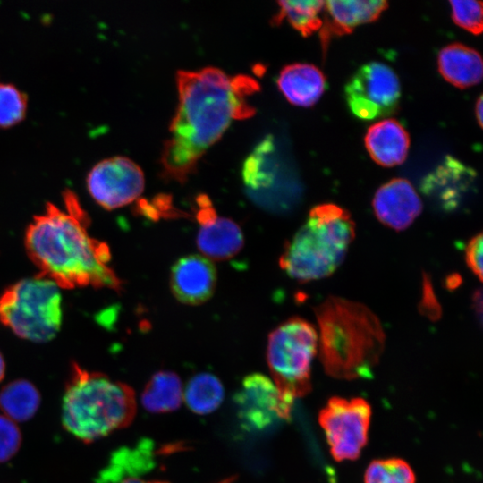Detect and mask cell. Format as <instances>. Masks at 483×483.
I'll return each instance as SVG.
<instances>
[{
	"label": "cell",
	"instance_id": "5bb4252c",
	"mask_svg": "<svg viewBox=\"0 0 483 483\" xmlns=\"http://www.w3.org/2000/svg\"><path fill=\"white\" fill-rule=\"evenodd\" d=\"M372 206L377 218L395 231L407 229L423 208L411 183L402 178H394L378 188Z\"/></svg>",
	"mask_w": 483,
	"mask_h": 483
},
{
	"label": "cell",
	"instance_id": "8fae6325",
	"mask_svg": "<svg viewBox=\"0 0 483 483\" xmlns=\"http://www.w3.org/2000/svg\"><path fill=\"white\" fill-rule=\"evenodd\" d=\"M238 416L250 429H265L276 419H288L292 407L283 402L267 377L260 373L246 376L234 395Z\"/></svg>",
	"mask_w": 483,
	"mask_h": 483
},
{
	"label": "cell",
	"instance_id": "e0dca14e",
	"mask_svg": "<svg viewBox=\"0 0 483 483\" xmlns=\"http://www.w3.org/2000/svg\"><path fill=\"white\" fill-rule=\"evenodd\" d=\"M365 146L378 165L392 167L402 164L408 154L410 138L402 125L394 119H386L371 125L365 136Z\"/></svg>",
	"mask_w": 483,
	"mask_h": 483
},
{
	"label": "cell",
	"instance_id": "836d02e7",
	"mask_svg": "<svg viewBox=\"0 0 483 483\" xmlns=\"http://www.w3.org/2000/svg\"><path fill=\"white\" fill-rule=\"evenodd\" d=\"M4 374H5V362H4V359L2 353L0 352V382L4 378Z\"/></svg>",
	"mask_w": 483,
	"mask_h": 483
},
{
	"label": "cell",
	"instance_id": "d4e9b609",
	"mask_svg": "<svg viewBox=\"0 0 483 483\" xmlns=\"http://www.w3.org/2000/svg\"><path fill=\"white\" fill-rule=\"evenodd\" d=\"M365 483H415V476L402 459L375 460L366 470Z\"/></svg>",
	"mask_w": 483,
	"mask_h": 483
},
{
	"label": "cell",
	"instance_id": "d6986e66",
	"mask_svg": "<svg viewBox=\"0 0 483 483\" xmlns=\"http://www.w3.org/2000/svg\"><path fill=\"white\" fill-rule=\"evenodd\" d=\"M438 69L448 82L460 89L474 86L482 79L480 55L462 44H451L440 51Z\"/></svg>",
	"mask_w": 483,
	"mask_h": 483
},
{
	"label": "cell",
	"instance_id": "d6a6232c",
	"mask_svg": "<svg viewBox=\"0 0 483 483\" xmlns=\"http://www.w3.org/2000/svg\"><path fill=\"white\" fill-rule=\"evenodd\" d=\"M482 96H480L476 103L477 120L480 127H482Z\"/></svg>",
	"mask_w": 483,
	"mask_h": 483
},
{
	"label": "cell",
	"instance_id": "ac0fdd59",
	"mask_svg": "<svg viewBox=\"0 0 483 483\" xmlns=\"http://www.w3.org/2000/svg\"><path fill=\"white\" fill-rule=\"evenodd\" d=\"M277 86L291 104L309 107L316 104L323 95L326 78L315 65L297 63L282 69Z\"/></svg>",
	"mask_w": 483,
	"mask_h": 483
},
{
	"label": "cell",
	"instance_id": "5b68a950",
	"mask_svg": "<svg viewBox=\"0 0 483 483\" xmlns=\"http://www.w3.org/2000/svg\"><path fill=\"white\" fill-rule=\"evenodd\" d=\"M354 237L355 224L347 210L332 203L318 205L285 243L279 265L301 283L325 278L342 264Z\"/></svg>",
	"mask_w": 483,
	"mask_h": 483
},
{
	"label": "cell",
	"instance_id": "2e32d148",
	"mask_svg": "<svg viewBox=\"0 0 483 483\" xmlns=\"http://www.w3.org/2000/svg\"><path fill=\"white\" fill-rule=\"evenodd\" d=\"M475 179V173L460 161L447 157L434 173L425 179L422 189L445 210L457 208Z\"/></svg>",
	"mask_w": 483,
	"mask_h": 483
},
{
	"label": "cell",
	"instance_id": "603a6c76",
	"mask_svg": "<svg viewBox=\"0 0 483 483\" xmlns=\"http://www.w3.org/2000/svg\"><path fill=\"white\" fill-rule=\"evenodd\" d=\"M224 395L221 381L213 374L202 372L192 377L188 382L184 401L194 413L207 415L220 406Z\"/></svg>",
	"mask_w": 483,
	"mask_h": 483
},
{
	"label": "cell",
	"instance_id": "30bf717a",
	"mask_svg": "<svg viewBox=\"0 0 483 483\" xmlns=\"http://www.w3.org/2000/svg\"><path fill=\"white\" fill-rule=\"evenodd\" d=\"M86 185L100 207L113 210L131 203L143 192L145 177L134 161L115 156L97 162L89 170Z\"/></svg>",
	"mask_w": 483,
	"mask_h": 483
},
{
	"label": "cell",
	"instance_id": "484cf974",
	"mask_svg": "<svg viewBox=\"0 0 483 483\" xmlns=\"http://www.w3.org/2000/svg\"><path fill=\"white\" fill-rule=\"evenodd\" d=\"M28 106L27 95L13 83L0 82V128L22 121Z\"/></svg>",
	"mask_w": 483,
	"mask_h": 483
},
{
	"label": "cell",
	"instance_id": "44dd1931",
	"mask_svg": "<svg viewBox=\"0 0 483 483\" xmlns=\"http://www.w3.org/2000/svg\"><path fill=\"white\" fill-rule=\"evenodd\" d=\"M40 404L37 387L26 379H16L6 384L0 391V410L3 415L14 422L30 419Z\"/></svg>",
	"mask_w": 483,
	"mask_h": 483
},
{
	"label": "cell",
	"instance_id": "ffe728a7",
	"mask_svg": "<svg viewBox=\"0 0 483 483\" xmlns=\"http://www.w3.org/2000/svg\"><path fill=\"white\" fill-rule=\"evenodd\" d=\"M180 377L172 371L162 370L154 374L141 394V404L151 413H165L177 410L182 401Z\"/></svg>",
	"mask_w": 483,
	"mask_h": 483
},
{
	"label": "cell",
	"instance_id": "4316f807",
	"mask_svg": "<svg viewBox=\"0 0 483 483\" xmlns=\"http://www.w3.org/2000/svg\"><path fill=\"white\" fill-rule=\"evenodd\" d=\"M454 22L472 34L482 32V2L462 0L450 1Z\"/></svg>",
	"mask_w": 483,
	"mask_h": 483
},
{
	"label": "cell",
	"instance_id": "52a82bcc",
	"mask_svg": "<svg viewBox=\"0 0 483 483\" xmlns=\"http://www.w3.org/2000/svg\"><path fill=\"white\" fill-rule=\"evenodd\" d=\"M318 337L312 324L291 318L268 335L267 365L280 397L292 406L311 390V363L318 351Z\"/></svg>",
	"mask_w": 483,
	"mask_h": 483
},
{
	"label": "cell",
	"instance_id": "8992f818",
	"mask_svg": "<svg viewBox=\"0 0 483 483\" xmlns=\"http://www.w3.org/2000/svg\"><path fill=\"white\" fill-rule=\"evenodd\" d=\"M60 289L39 275L17 281L0 294V323L22 339L49 342L62 326Z\"/></svg>",
	"mask_w": 483,
	"mask_h": 483
},
{
	"label": "cell",
	"instance_id": "cb8c5ba5",
	"mask_svg": "<svg viewBox=\"0 0 483 483\" xmlns=\"http://www.w3.org/2000/svg\"><path fill=\"white\" fill-rule=\"evenodd\" d=\"M277 4L279 12L273 19L275 25L286 19L302 36L308 37L321 29L324 23L320 13L324 9L325 1H278Z\"/></svg>",
	"mask_w": 483,
	"mask_h": 483
},
{
	"label": "cell",
	"instance_id": "9a60e30c",
	"mask_svg": "<svg viewBox=\"0 0 483 483\" xmlns=\"http://www.w3.org/2000/svg\"><path fill=\"white\" fill-rule=\"evenodd\" d=\"M387 6V2L381 0L326 1L324 10L327 16L320 31L324 49L332 35L348 34L359 25L374 21Z\"/></svg>",
	"mask_w": 483,
	"mask_h": 483
},
{
	"label": "cell",
	"instance_id": "83f0119b",
	"mask_svg": "<svg viewBox=\"0 0 483 483\" xmlns=\"http://www.w3.org/2000/svg\"><path fill=\"white\" fill-rule=\"evenodd\" d=\"M21 445V434L14 421L0 415V463L13 458Z\"/></svg>",
	"mask_w": 483,
	"mask_h": 483
},
{
	"label": "cell",
	"instance_id": "9c48e42d",
	"mask_svg": "<svg viewBox=\"0 0 483 483\" xmlns=\"http://www.w3.org/2000/svg\"><path fill=\"white\" fill-rule=\"evenodd\" d=\"M344 92L352 114L360 119L372 120L395 111L401 85L392 68L371 62L359 68L347 82Z\"/></svg>",
	"mask_w": 483,
	"mask_h": 483
},
{
	"label": "cell",
	"instance_id": "6da1fadb",
	"mask_svg": "<svg viewBox=\"0 0 483 483\" xmlns=\"http://www.w3.org/2000/svg\"><path fill=\"white\" fill-rule=\"evenodd\" d=\"M178 105L161 153L163 176L185 182L205 152L233 120L255 114L249 103L259 84L247 75L229 76L216 67L179 71Z\"/></svg>",
	"mask_w": 483,
	"mask_h": 483
},
{
	"label": "cell",
	"instance_id": "4fadbf2b",
	"mask_svg": "<svg viewBox=\"0 0 483 483\" xmlns=\"http://www.w3.org/2000/svg\"><path fill=\"white\" fill-rule=\"evenodd\" d=\"M216 269L208 258L191 254L180 258L170 272V288L175 299L186 305H199L215 292Z\"/></svg>",
	"mask_w": 483,
	"mask_h": 483
},
{
	"label": "cell",
	"instance_id": "f546056e",
	"mask_svg": "<svg viewBox=\"0 0 483 483\" xmlns=\"http://www.w3.org/2000/svg\"><path fill=\"white\" fill-rule=\"evenodd\" d=\"M424 307H427L426 313L430 318H435L438 317L439 310L436 309L434 307L437 305L436 300L434 297L432 289L428 282L424 285V298H423Z\"/></svg>",
	"mask_w": 483,
	"mask_h": 483
},
{
	"label": "cell",
	"instance_id": "1f68e13d",
	"mask_svg": "<svg viewBox=\"0 0 483 483\" xmlns=\"http://www.w3.org/2000/svg\"><path fill=\"white\" fill-rule=\"evenodd\" d=\"M117 483H168L165 481H154V480H144L136 477H129L120 480Z\"/></svg>",
	"mask_w": 483,
	"mask_h": 483
},
{
	"label": "cell",
	"instance_id": "7a4b0ae2",
	"mask_svg": "<svg viewBox=\"0 0 483 483\" xmlns=\"http://www.w3.org/2000/svg\"><path fill=\"white\" fill-rule=\"evenodd\" d=\"M63 196L64 209L47 203L25 232L26 252L38 275L60 288L121 291L123 282L110 267L109 246L89 234V218L76 195L67 190Z\"/></svg>",
	"mask_w": 483,
	"mask_h": 483
},
{
	"label": "cell",
	"instance_id": "f1b7e54d",
	"mask_svg": "<svg viewBox=\"0 0 483 483\" xmlns=\"http://www.w3.org/2000/svg\"><path fill=\"white\" fill-rule=\"evenodd\" d=\"M482 233L472 237L465 249V260L470 271L482 280Z\"/></svg>",
	"mask_w": 483,
	"mask_h": 483
},
{
	"label": "cell",
	"instance_id": "7c38bea8",
	"mask_svg": "<svg viewBox=\"0 0 483 483\" xmlns=\"http://www.w3.org/2000/svg\"><path fill=\"white\" fill-rule=\"evenodd\" d=\"M195 216L199 225L197 247L204 257L225 260L241 251L244 237L240 225L228 217L219 216L205 194L196 199Z\"/></svg>",
	"mask_w": 483,
	"mask_h": 483
},
{
	"label": "cell",
	"instance_id": "277c9868",
	"mask_svg": "<svg viewBox=\"0 0 483 483\" xmlns=\"http://www.w3.org/2000/svg\"><path fill=\"white\" fill-rule=\"evenodd\" d=\"M136 414L133 389L72 363L62 403L64 428L91 443L129 426Z\"/></svg>",
	"mask_w": 483,
	"mask_h": 483
},
{
	"label": "cell",
	"instance_id": "7402d4cb",
	"mask_svg": "<svg viewBox=\"0 0 483 483\" xmlns=\"http://www.w3.org/2000/svg\"><path fill=\"white\" fill-rule=\"evenodd\" d=\"M150 444L145 440L134 448L123 447L113 453L106 466L98 473L96 483H117L135 477L148 469Z\"/></svg>",
	"mask_w": 483,
	"mask_h": 483
},
{
	"label": "cell",
	"instance_id": "3957f363",
	"mask_svg": "<svg viewBox=\"0 0 483 483\" xmlns=\"http://www.w3.org/2000/svg\"><path fill=\"white\" fill-rule=\"evenodd\" d=\"M315 314L326 372L339 379L371 377L386 340L377 317L367 306L336 296L321 302Z\"/></svg>",
	"mask_w": 483,
	"mask_h": 483
},
{
	"label": "cell",
	"instance_id": "4dcf8cb0",
	"mask_svg": "<svg viewBox=\"0 0 483 483\" xmlns=\"http://www.w3.org/2000/svg\"><path fill=\"white\" fill-rule=\"evenodd\" d=\"M473 301H474V307L476 309V314L479 316V321H480L481 320V307H482V295H481L480 290L475 292Z\"/></svg>",
	"mask_w": 483,
	"mask_h": 483
},
{
	"label": "cell",
	"instance_id": "ba28073f",
	"mask_svg": "<svg viewBox=\"0 0 483 483\" xmlns=\"http://www.w3.org/2000/svg\"><path fill=\"white\" fill-rule=\"evenodd\" d=\"M371 408L362 398L332 397L319 411L330 453L337 462L355 460L368 441Z\"/></svg>",
	"mask_w": 483,
	"mask_h": 483
}]
</instances>
